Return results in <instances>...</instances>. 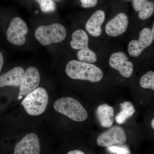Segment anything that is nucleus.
<instances>
[{"label":"nucleus","instance_id":"nucleus-1","mask_svg":"<svg viewBox=\"0 0 154 154\" xmlns=\"http://www.w3.org/2000/svg\"><path fill=\"white\" fill-rule=\"evenodd\" d=\"M65 72L73 79L85 80L92 82H100L104 76L102 70L96 66L79 60L69 61L66 67Z\"/></svg>","mask_w":154,"mask_h":154},{"label":"nucleus","instance_id":"nucleus-2","mask_svg":"<svg viewBox=\"0 0 154 154\" xmlns=\"http://www.w3.org/2000/svg\"><path fill=\"white\" fill-rule=\"evenodd\" d=\"M53 106L58 113L66 116L74 121L82 122L88 118L87 110L80 102L72 97H64L58 99Z\"/></svg>","mask_w":154,"mask_h":154},{"label":"nucleus","instance_id":"nucleus-3","mask_svg":"<svg viewBox=\"0 0 154 154\" xmlns=\"http://www.w3.org/2000/svg\"><path fill=\"white\" fill-rule=\"evenodd\" d=\"M48 95L45 88L39 87L25 96L22 105L29 115L36 116L44 113L48 104Z\"/></svg>","mask_w":154,"mask_h":154},{"label":"nucleus","instance_id":"nucleus-4","mask_svg":"<svg viewBox=\"0 0 154 154\" xmlns=\"http://www.w3.org/2000/svg\"><path fill=\"white\" fill-rule=\"evenodd\" d=\"M66 29L57 23L39 26L35 31L36 39L44 46L61 42L66 38Z\"/></svg>","mask_w":154,"mask_h":154},{"label":"nucleus","instance_id":"nucleus-5","mask_svg":"<svg viewBox=\"0 0 154 154\" xmlns=\"http://www.w3.org/2000/svg\"><path fill=\"white\" fill-rule=\"evenodd\" d=\"M70 45L73 49L79 50L77 56L80 61L94 63L97 60L96 54L88 47L89 37L85 31L77 30L72 33Z\"/></svg>","mask_w":154,"mask_h":154},{"label":"nucleus","instance_id":"nucleus-6","mask_svg":"<svg viewBox=\"0 0 154 154\" xmlns=\"http://www.w3.org/2000/svg\"><path fill=\"white\" fill-rule=\"evenodd\" d=\"M40 139L36 134H26L15 144L11 154H42Z\"/></svg>","mask_w":154,"mask_h":154},{"label":"nucleus","instance_id":"nucleus-7","mask_svg":"<svg viewBox=\"0 0 154 154\" xmlns=\"http://www.w3.org/2000/svg\"><path fill=\"white\" fill-rule=\"evenodd\" d=\"M28 32L26 23L21 18L16 17L10 22L6 31V37L10 43L16 45H22L26 42L25 35Z\"/></svg>","mask_w":154,"mask_h":154},{"label":"nucleus","instance_id":"nucleus-8","mask_svg":"<svg viewBox=\"0 0 154 154\" xmlns=\"http://www.w3.org/2000/svg\"><path fill=\"white\" fill-rule=\"evenodd\" d=\"M127 137L124 129L119 126H113L101 134L97 139V143L102 147H108L126 142Z\"/></svg>","mask_w":154,"mask_h":154},{"label":"nucleus","instance_id":"nucleus-9","mask_svg":"<svg viewBox=\"0 0 154 154\" xmlns=\"http://www.w3.org/2000/svg\"><path fill=\"white\" fill-rule=\"evenodd\" d=\"M154 41L151 31L148 28H144L140 31L138 40H132L128 46V54L133 57H137Z\"/></svg>","mask_w":154,"mask_h":154},{"label":"nucleus","instance_id":"nucleus-10","mask_svg":"<svg viewBox=\"0 0 154 154\" xmlns=\"http://www.w3.org/2000/svg\"><path fill=\"white\" fill-rule=\"evenodd\" d=\"M126 54L122 51L113 53L109 59L111 67L118 71L122 76L129 78L133 73V64L128 60Z\"/></svg>","mask_w":154,"mask_h":154},{"label":"nucleus","instance_id":"nucleus-11","mask_svg":"<svg viewBox=\"0 0 154 154\" xmlns=\"http://www.w3.org/2000/svg\"><path fill=\"white\" fill-rule=\"evenodd\" d=\"M40 81L38 70L35 67H29L25 70L24 78L19 86V95L26 96L38 88Z\"/></svg>","mask_w":154,"mask_h":154},{"label":"nucleus","instance_id":"nucleus-12","mask_svg":"<svg viewBox=\"0 0 154 154\" xmlns=\"http://www.w3.org/2000/svg\"><path fill=\"white\" fill-rule=\"evenodd\" d=\"M129 20L124 13H119L110 20L105 26V32L107 35L117 37L124 33L128 27Z\"/></svg>","mask_w":154,"mask_h":154},{"label":"nucleus","instance_id":"nucleus-13","mask_svg":"<svg viewBox=\"0 0 154 154\" xmlns=\"http://www.w3.org/2000/svg\"><path fill=\"white\" fill-rule=\"evenodd\" d=\"M25 70L16 67L0 75V89L6 87H19L24 78Z\"/></svg>","mask_w":154,"mask_h":154},{"label":"nucleus","instance_id":"nucleus-14","mask_svg":"<svg viewBox=\"0 0 154 154\" xmlns=\"http://www.w3.org/2000/svg\"><path fill=\"white\" fill-rule=\"evenodd\" d=\"M105 19V12L98 10L94 12L86 23V30L94 37H98L102 32V25Z\"/></svg>","mask_w":154,"mask_h":154},{"label":"nucleus","instance_id":"nucleus-15","mask_svg":"<svg viewBox=\"0 0 154 154\" xmlns=\"http://www.w3.org/2000/svg\"><path fill=\"white\" fill-rule=\"evenodd\" d=\"M97 119L100 125L104 128H109L113 125L114 116L113 107L107 104L99 105L96 110Z\"/></svg>","mask_w":154,"mask_h":154},{"label":"nucleus","instance_id":"nucleus-16","mask_svg":"<svg viewBox=\"0 0 154 154\" xmlns=\"http://www.w3.org/2000/svg\"><path fill=\"white\" fill-rule=\"evenodd\" d=\"M133 6L135 11L138 12V17L145 20L153 15L154 11L153 2L148 0H133Z\"/></svg>","mask_w":154,"mask_h":154},{"label":"nucleus","instance_id":"nucleus-17","mask_svg":"<svg viewBox=\"0 0 154 154\" xmlns=\"http://www.w3.org/2000/svg\"><path fill=\"white\" fill-rule=\"evenodd\" d=\"M120 111L115 116V120L117 123L122 124L128 119L132 116L135 112L134 106L130 102H125L119 105Z\"/></svg>","mask_w":154,"mask_h":154},{"label":"nucleus","instance_id":"nucleus-18","mask_svg":"<svg viewBox=\"0 0 154 154\" xmlns=\"http://www.w3.org/2000/svg\"><path fill=\"white\" fill-rule=\"evenodd\" d=\"M139 83L142 88L154 91V72L150 71L144 74L141 78Z\"/></svg>","mask_w":154,"mask_h":154},{"label":"nucleus","instance_id":"nucleus-19","mask_svg":"<svg viewBox=\"0 0 154 154\" xmlns=\"http://www.w3.org/2000/svg\"><path fill=\"white\" fill-rule=\"evenodd\" d=\"M39 4L42 12L49 13L54 12L56 8L55 3L53 0H36Z\"/></svg>","mask_w":154,"mask_h":154},{"label":"nucleus","instance_id":"nucleus-20","mask_svg":"<svg viewBox=\"0 0 154 154\" xmlns=\"http://www.w3.org/2000/svg\"><path fill=\"white\" fill-rule=\"evenodd\" d=\"M107 149L109 151L116 154H130L129 150L126 148L111 146L107 147Z\"/></svg>","mask_w":154,"mask_h":154},{"label":"nucleus","instance_id":"nucleus-21","mask_svg":"<svg viewBox=\"0 0 154 154\" xmlns=\"http://www.w3.org/2000/svg\"><path fill=\"white\" fill-rule=\"evenodd\" d=\"M82 7L84 8L95 7L98 4V0H80Z\"/></svg>","mask_w":154,"mask_h":154},{"label":"nucleus","instance_id":"nucleus-22","mask_svg":"<svg viewBox=\"0 0 154 154\" xmlns=\"http://www.w3.org/2000/svg\"><path fill=\"white\" fill-rule=\"evenodd\" d=\"M4 63H5V57H4V54L2 51H0V75H1V72L4 66Z\"/></svg>","mask_w":154,"mask_h":154},{"label":"nucleus","instance_id":"nucleus-23","mask_svg":"<svg viewBox=\"0 0 154 154\" xmlns=\"http://www.w3.org/2000/svg\"><path fill=\"white\" fill-rule=\"evenodd\" d=\"M66 154H85L84 152L80 150H72L67 152Z\"/></svg>","mask_w":154,"mask_h":154},{"label":"nucleus","instance_id":"nucleus-24","mask_svg":"<svg viewBox=\"0 0 154 154\" xmlns=\"http://www.w3.org/2000/svg\"><path fill=\"white\" fill-rule=\"evenodd\" d=\"M151 33L152 34V36L153 38L154 39V23L153 24L152 27V28L151 30Z\"/></svg>","mask_w":154,"mask_h":154},{"label":"nucleus","instance_id":"nucleus-25","mask_svg":"<svg viewBox=\"0 0 154 154\" xmlns=\"http://www.w3.org/2000/svg\"><path fill=\"white\" fill-rule=\"evenodd\" d=\"M151 125L153 129H154V118H153V119H152V122H151Z\"/></svg>","mask_w":154,"mask_h":154},{"label":"nucleus","instance_id":"nucleus-26","mask_svg":"<svg viewBox=\"0 0 154 154\" xmlns=\"http://www.w3.org/2000/svg\"><path fill=\"white\" fill-rule=\"evenodd\" d=\"M22 98H23V96H21V95H19V96H18V99L19 100H21Z\"/></svg>","mask_w":154,"mask_h":154},{"label":"nucleus","instance_id":"nucleus-27","mask_svg":"<svg viewBox=\"0 0 154 154\" xmlns=\"http://www.w3.org/2000/svg\"><path fill=\"white\" fill-rule=\"evenodd\" d=\"M35 14H38V11H35Z\"/></svg>","mask_w":154,"mask_h":154},{"label":"nucleus","instance_id":"nucleus-28","mask_svg":"<svg viewBox=\"0 0 154 154\" xmlns=\"http://www.w3.org/2000/svg\"><path fill=\"white\" fill-rule=\"evenodd\" d=\"M55 1H59V0H55Z\"/></svg>","mask_w":154,"mask_h":154}]
</instances>
